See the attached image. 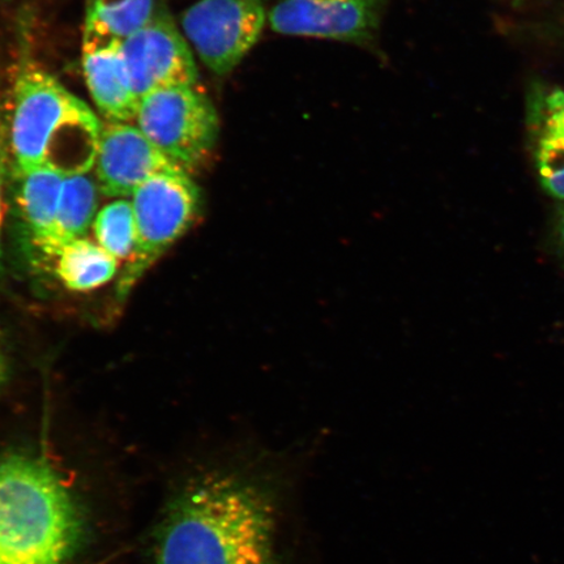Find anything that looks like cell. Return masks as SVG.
Masks as SVG:
<instances>
[{"instance_id":"19","label":"cell","mask_w":564,"mask_h":564,"mask_svg":"<svg viewBox=\"0 0 564 564\" xmlns=\"http://www.w3.org/2000/svg\"><path fill=\"white\" fill-rule=\"evenodd\" d=\"M7 379H9V361H7L4 345L0 337V388H2Z\"/></svg>"},{"instance_id":"5","label":"cell","mask_w":564,"mask_h":564,"mask_svg":"<svg viewBox=\"0 0 564 564\" xmlns=\"http://www.w3.org/2000/svg\"><path fill=\"white\" fill-rule=\"evenodd\" d=\"M137 126L169 159L188 173L203 164L217 143V111L195 87L164 88L140 98Z\"/></svg>"},{"instance_id":"2","label":"cell","mask_w":564,"mask_h":564,"mask_svg":"<svg viewBox=\"0 0 564 564\" xmlns=\"http://www.w3.org/2000/svg\"><path fill=\"white\" fill-rule=\"evenodd\" d=\"M102 124L79 97L37 66L21 68L11 90L10 156L19 173L65 176L95 167Z\"/></svg>"},{"instance_id":"8","label":"cell","mask_w":564,"mask_h":564,"mask_svg":"<svg viewBox=\"0 0 564 564\" xmlns=\"http://www.w3.org/2000/svg\"><path fill=\"white\" fill-rule=\"evenodd\" d=\"M384 0H279L268 23L279 34L347 42L373 37Z\"/></svg>"},{"instance_id":"6","label":"cell","mask_w":564,"mask_h":564,"mask_svg":"<svg viewBox=\"0 0 564 564\" xmlns=\"http://www.w3.org/2000/svg\"><path fill=\"white\" fill-rule=\"evenodd\" d=\"M267 20L265 0H197L181 26L204 66L225 76L257 45Z\"/></svg>"},{"instance_id":"12","label":"cell","mask_w":564,"mask_h":564,"mask_svg":"<svg viewBox=\"0 0 564 564\" xmlns=\"http://www.w3.org/2000/svg\"><path fill=\"white\" fill-rule=\"evenodd\" d=\"M98 189L88 173L66 176L54 229L42 252L56 258L63 247L86 235L95 220Z\"/></svg>"},{"instance_id":"10","label":"cell","mask_w":564,"mask_h":564,"mask_svg":"<svg viewBox=\"0 0 564 564\" xmlns=\"http://www.w3.org/2000/svg\"><path fill=\"white\" fill-rule=\"evenodd\" d=\"M83 73L106 122L135 121L139 98L122 54V40L87 12L83 33Z\"/></svg>"},{"instance_id":"4","label":"cell","mask_w":564,"mask_h":564,"mask_svg":"<svg viewBox=\"0 0 564 564\" xmlns=\"http://www.w3.org/2000/svg\"><path fill=\"white\" fill-rule=\"evenodd\" d=\"M200 189L188 173L152 176L131 196L137 239L117 286L126 299L145 272L193 227L200 210Z\"/></svg>"},{"instance_id":"13","label":"cell","mask_w":564,"mask_h":564,"mask_svg":"<svg viewBox=\"0 0 564 564\" xmlns=\"http://www.w3.org/2000/svg\"><path fill=\"white\" fill-rule=\"evenodd\" d=\"M119 260L98 243L80 238L56 256V276L73 292H90L108 284L118 272Z\"/></svg>"},{"instance_id":"11","label":"cell","mask_w":564,"mask_h":564,"mask_svg":"<svg viewBox=\"0 0 564 564\" xmlns=\"http://www.w3.org/2000/svg\"><path fill=\"white\" fill-rule=\"evenodd\" d=\"M531 151L540 186L564 203V89L541 94L532 106Z\"/></svg>"},{"instance_id":"1","label":"cell","mask_w":564,"mask_h":564,"mask_svg":"<svg viewBox=\"0 0 564 564\" xmlns=\"http://www.w3.org/2000/svg\"><path fill=\"white\" fill-rule=\"evenodd\" d=\"M273 491L251 476L214 471L189 482L160 528L153 564H278Z\"/></svg>"},{"instance_id":"15","label":"cell","mask_w":564,"mask_h":564,"mask_svg":"<svg viewBox=\"0 0 564 564\" xmlns=\"http://www.w3.org/2000/svg\"><path fill=\"white\" fill-rule=\"evenodd\" d=\"M97 243L117 260L129 259L135 247L137 227L131 200L117 199L98 212L95 224Z\"/></svg>"},{"instance_id":"17","label":"cell","mask_w":564,"mask_h":564,"mask_svg":"<svg viewBox=\"0 0 564 564\" xmlns=\"http://www.w3.org/2000/svg\"><path fill=\"white\" fill-rule=\"evenodd\" d=\"M11 96L7 95L2 77H0V165H6L10 154L9 122Z\"/></svg>"},{"instance_id":"14","label":"cell","mask_w":564,"mask_h":564,"mask_svg":"<svg viewBox=\"0 0 564 564\" xmlns=\"http://www.w3.org/2000/svg\"><path fill=\"white\" fill-rule=\"evenodd\" d=\"M20 176L21 212L34 243L41 249L52 236L66 176L51 169H37Z\"/></svg>"},{"instance_id":"20","label":"cell","mask_w":564,"mask_h":564,"mask_svg":"<svg viewBox=\"0 0 564 564\" xmlns=\"http://www.w3.org/2000/svg\"><path fill=\"white\" fill-rule=\"evenodd\" d=\"M6 165H0V259H2V225L4 215L3 182Z\"/></svg>"},{"instance_id":"16","label":"cell","mask_w":564,"mask_h":564,"mask_svg":"<svg viewBox=\"0 0 564 564\" xmlns=\"http://www.w3.org/2000/svg\"><path fill=\"white\" fill-rule=\"evenodd\" d=\"M154 9V0H91L88 13L123 40L147 23Z\"/></svg>"},{"instance_id":"18","label":"cell","mask_w":564,"mask_h":564,"mask_svg":"<svg viewBox=\"0 0 564 564\" xmlns=\"http://www.w3.org/2000/svg\"><path fill=\"white\" fill-rule=\"evenodd\" d=\"M555 239L556 246H558L561 256L564 259V208L561 210L558 218H556Z\"/></svg>"},{"instance_id":"7","label":"cell","mask_w":564,"mask_h":564,"mask_svg":"<svg viewBox=\"0 0 564 564\" xmlns=\"http://www.w3.org/2000/svg\"><path fill=\"white\" fill-rule=\"evenodd\" d=\"M122 54L139 101L154 90L196 86L193 48L162 7H156L147 23L122 40Z\"/></svg>"},{"instance_id":"3","label":"cell","mask_w":564,"mask_h":564,"mask_svg":"<svg viewBox=\"0 0 564 564\" xmlns=\"http://www.w3.org/2000/svg\"><path fill=\"white\" fill-rule=\"evenodd\" d=\"M82 538L75 500L44 458L0 462V564H66Z\"/></svg>"},{"instance_id":"9","label":"cell","mask_w":564,"mask_h":564,"mask_svg":"<svg viewBox=\"0 0 564 564\" xmlns=\"http://www.w3.org/2000/svg\"><path fill=\"white\" fill-rule=\"evenodd\" d=\"M95 171L100 192L115 199L132 196L154 175L186 172L162 153L138 126L116 122L102 124Z\"/></svg>"}]
</instances>
